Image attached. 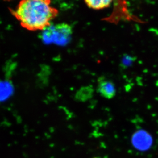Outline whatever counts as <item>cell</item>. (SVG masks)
Segmentation results:
<instances>
[{"label": "cell", "instance_id": "1", "mask_svg": "<svg viewBox=\"0 0 158 158\" xmlns=\"http://www.w3.org/2000/svg\"><path fill=\"white\" fill-rule=\"evenodd\" d=\"M11 12L24 28L31 31H43L58 15L49 0L21 1Z\"/></svg>", "mask_w": 158, "mask_h": 158}, {"label": "cell", "instance_id": "2", "mask_svg": "<svg viewBox=\"0 0 158 158\" xmlns=\"http://www.w3.org/2000/svg\"><path fill=\"white\" fill-rule=\"evenodd\" d=\"M42 31L40 37L44 43H53L60 46H64L69 43L72 35L71 27L66 23H60L55 25L51 24Z\"/></svg>", "mask_w": 158, "mask_h": 158}, {"label": "cell", "instance_id": "3", "mask_svg": "<svg viewBox=\"0 0 158 158\" xmlns=\"http://www.w3.org/2000/svg\"><path fill=\"white\" fill-rule=\"evenodd\" d=\"M97 90L99 94L107 99L113 98L116 92L114 84L104 78H100L99 79Z\"/></svg>", "mask_w": 158, "mask_h": 158}, {"label": "cell", "instance_id": "4", "mask_svg": "<svg viewBox=\"0 0 158 158\" xmlns=\"http://www.w3.org/2000/svg\"><path fill=\"white\" fill-rule=\"evenodd\" d=\"M85 2L90 8L99 10L109 7L111 5L112 1L108 0H87Z\"/></svg>", "mask_w": 158, "mask_h": 158}, {"label": "cell", "instance_id": "5", "mask_svg": "<svg viewBox=\"0 0 158 158\" xmlns=\"http://www.w3.org/2000/svg\"><path fill=\"white\" fill-rule=\"evenodd\" d=\"M12 85L7 81H0V101L6 100L12 93Z\"/></svg>", "mask_w": 158, "mask_h": 158}, {"label": "cell", "instance_id": "6", "mask_svg": "<svg viewBox=\"0 0 158 158\" xmlns=\"http://www.w3.org/2000/svg\"><path fill=\"white\" fill-rule=\"evenodd\" d=\"M136 58L135 57L131 56L128 54H124L121 59L120 66L123 69H127L133 64Z\"/></svg>", "mask_w": 158, "mask_h": 158}]
</instances>
